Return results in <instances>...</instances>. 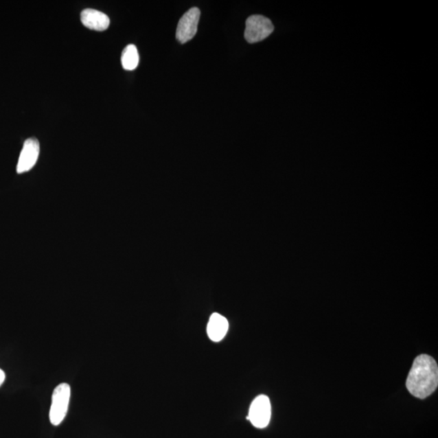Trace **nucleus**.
I'll use <instances>...</instances> for the list:
<instances>
[{
  "instance_id": "obj_1",
  "label": "nucleus",
  "mask_w": 438,
  "mask_h": 438,
  "mask_svg": "<svg viewBox=\"0 0 438 438\" xmlns=\"http://www.w3.org/2000/svg\"><path fill=\"white\" fill-rule=\"evenodd\" d=\"M438 385V368L432 356L421 355L415 359L406 386L415 397L424 400L436 391Z\"/></svg>"
},
{
  "instance_id": "obj_2",
  "label": "nucleus",
  "mask_w": 438,
  "mask_h": 438,
  "mask_svg": "<svg viewBox=\"0 0 438 438\" xmlns=\"http://www.w3.org/2000/svg\"><path fill=\"white\" fill-rule=\"evenodd\" d=\"M71 396V387L68 383H61L53 391L50 410V421L58 426L64 422L68 413Z\"/></svg>"
},
{
  "instance_id": "obj_3",
  "label": "nucleus",
  "mask_w": 438,
  "mask_h": 438,
  "mask_svg": "<svg viewBox=\"0 0 438 438\" xmlns=\"http://www.w3.org/2000/svg\"><path fill=\"white\" fill-rule=\"evenodd\" d=\"M275 27L269 18L261 15L249 16L246 21L244 38L249 43H256L269 37Z\"/></svg>"
},
{
  "instance_id": "obj_4",
  "label": "nucleus",
  "mask_w": 438,
  "mask_h": 438,
  "mask_svg": "<svg viewBox=\"0 0 438 438\" xmlns=\"http://www.w3.org/2000/svg\"><path fill=\"white\" fill-rule=\"evenodd\" d=\"M270 417L271 405L269 397L266 395L257 396L250 406L247 419L253 426L264 428L269 424Z\"/></svg>"
},
{
  "instance_id": "obj_5",
  "label": "nucleus",
  "mask_w": 438,
  "mask_h": 438,
  "mask_svg": "<svg viewBox=\"0 0 438 438\" xmlns=\"http://www.w3.org/2000/svg\"><path fill=\"white\" fill-rule=\"evenodd\" d=\"M200 12L198 8H191L178 21L176 38L181 43H185L194 38L198 32Z\"/></svg>"
},
{
  "instance_id": "obj_6",
  "label": "nucleus",
  "mask_w": 438,
  "mask_h": 438,
  "mask_svg": "<svg viewBox=\"0 0 438 438\" xmlns=\"http://www.w3.org/2000/svg\"><path fill=\"white\" fill-rule=\"evenodd\" d=\"M40 152L39 142L35 138L27 139L21 152L16 172L22 174L30 171L37 163Z\"/></svg>"
},
{
  "instance_id": "obj_7",
  "label": "nucleus",
  "mask_w": 438,
  "mask_h": 438,
  "mask_svg": "<svg viewBox=\"0 0 438 438\" xmlns=\"http://www.w3.org/2000/svg\"><path fill=\"white\" fill-rule=\"evenodd\" d=\"M80 21L87 28L97 31H104L110 25L109 17L105 13L91 8L84 9L80 14Z\"/></svg>"
},
{
  "instance_id": "obj_8",
  "label": "nucleus",
  "mask_w": 438,
  "mask_h": 438,
  "mask_svg": "<svg viewBox=\"0 0 438 438\" xmlns=\"http://www.w3.org/2000/svg\"><path fill=\"white\" fill-rule=\"evenodd\" d=\"M229 328V324L226 317L214 314L209 319L207 325V334L209 338L214 342H220L226 336Z\"/></svg>"
},
{
  "instance_id": "obj_9",
  "label": "nucleus",
  "mask_w": 438,
  "mask_h": 438,
  "mask_svg": "<svg viewBox=\"0 0 438 438\" xmlns=\"http://www.w3.org/2000/svg\"><path fill=\"white\" fill-rule=\"evenodd\" d=\"M139 54H138L135 45H128L125 47L122 56V65L125 70L136 69L139 65Z\"/></svg>"
},
{
  "instance_id": "obj_10",
  "label": "nucleus",
  "mask_w": 438,
  "mask_h": 438,
  "mask_svg": "<svg viewBox=\"0 0 438 438\" xmlns=\"http://www.w3.org/2000/svg\"><path fill=\"white\" fill-rule=\"evenodd\" d=\"M4 380H5V373H4L2 369H0V387L2 386Z\"/></svg>"
}]
</instances>
